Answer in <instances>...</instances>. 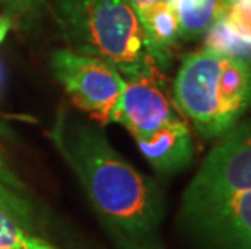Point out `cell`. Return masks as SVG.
<instances>
[{
  "label": "cell",
  "instance_id": "cell-6",
  "mask_svg": "<svg viewBox=\"0 0 251 249\" xmlns=\"http://www.w3.org/2000/svg\"><path fill=\"white\" fill-rule=\"evenodd\" d=\"M183 120L174 99L164 89L161 75L138 76L125 81L114 121L124 125L133 139Z\"/></svg>",
  "mask_w": 251,
  "mask_h": 249
},
{
  "label": "cell",
  "instance_id": "cell-17",
  "mask_svg": "<svg viewBox=\"0 0 251 249\" xmlns=\"http://www.w3.org/2000/svg\"><path fill=\"white\" fill-rule=\"evenodd\" d=\"M128 2L131 3V7L135 8V12H141L143 8H146L149 7V5H152V3H156L159 2V0H128Z\"/></svg>",
  "mask_w": 251,
  "mask_h": 249
},
{
  "label": "cell",
  "instance_id": "cell-2",
  "mask_svg": "<svg viewBox=\"0 0 251 249\" xmlns=\"http://www.w3.org/2000/svg\"><path fill=\"white\" fill-rule=\"evenodd\" d=\"M52 13L70 50L100 58L128 79L161 75L128 0H54Z\"/></svg>",
  "mask_w": 251,
  "mask_h": 249
},
{
  "label": "cell",
  "instance_id": "cell-3",
  "mask_svg": "<svg viewBox=\"0 0 251 249\" xmlns=\"http://www.w3.org/2000/svg\"><path fill=\"white\" fill-rule=\"evenodd\" d=\"M174 102L202 137L226 136L251 105V62L206 49L186 55L174 79Z\"/></svg>",
  "mask_w": 251,
  "mask_h": 249
},
{
  "label": "cell",
  "instance_id": "cell-4",
  "mask_svg": "<svg viewBox=\"0 0 251 249\" xmlns=\"http://www.w3.org/2000/svg\"><path fill=\"white\" fill-rule=\"evenodd\" d=\"M251 191V121L230 130L209 152L181 201V220L193 226Z\"/></svg>",
  "mask_w": 251,
  "mask_h": 249
},
{
  "label": "cell",
  "instance_id": "cell-15",
  "mask_svg": "<svg viewBox=\"0 0 251 249\" xmlns=\"http://www.w3.org/2000/svg\"><path fill=\"white\" fill-rule=\"evenodd\" d=\"M5 7H8L13 13L25 15L39 10L46 0H0Z\"/></svg>",
  "mask_w": 251,
  "mask_h": 249
},
{
  "label": "cell",
  "instance_id": "cell-14",
  "mask_svg": "<svg viewBox=\"0 0 251 249\" xmlns=\"http://www.w3.org/2000/svg\"><path fill=\"white\" fill-rule=\"evenodd\" d=\"M0 183H2L3 186H7L8 189H12V191H15L17 194L29 198L28 188H26V184L18 178V175L13 172V168L8 165L2 149H0Z\"/></svg>",
  "mask_w": 251,
  "mask_h": 249
},
{
  "label": "cell",
  "instance_id": "cell-8",
  "mask_svg": "<svg viewBox=\"0 0 251 249\" xmlns=\"http://www.w3.org/2000/svg\"><path fill=\"white\" fill-rule=\"evenodd\" d=\"M135 142L143 157L165 175L185 170L195 156L193 139L185 120L162 126L148 136L135 137Z\"/></svg>",
  "mask_w": 251,
  "mask_h": 249
},
{
  "label": "cell",
  "instance_id": "cell-1",
  "mask_svg": "<svg viewBox=\"0 0 251 249\" xmlns=\"http://www.w3.org/2000/svg\"><path fill=\"white\" fill-rule=\"evenodd\" d=\"M50 141L86 193L93 209L120 241L146 243L164 215L162 196L110 146L104 131L60 107Z\"/></svg>",
  "mask_w": 251,
  "mask_h": 249
},
{
  "label": "cell",
  "instance_id": "cell-9",
  "mask_svg": "<svg viewBox=\"0 0 251 249\" xmlns=\"http://www.w3.org/2000/svg\"><path fill=\"white\" fill-rule=\"evenodd\" d=\"M146 49L157 70H165L172 62V49L180 38V23L170 0H159L138 12Z\"/></svg>",
  "mask_w": 251,
  "mask_h": 249
},
{
  "label": "cell",
  "instance_id": "cell-16",
  "mask_svg": "<svg viewBox=\"0 0 251 249\" xmlns=\"http://www.w3.org/2000/svg\"><path fill=\"white\" fill-rule=\"evenodd\" d=\"M10 29H12V18L8 15H0V44L5 41Z\"/></svg>",
  "mask_w": 251,
  "mask_h": 249
},
{
  "label": "cell",
  "instance_id": "cell-18",
  "mask_svg": "<svg viewBox=\"0 0 251 249\" xmlns=\"http://www.w3.org/2000/svg\"><path fill=\"white\" fill-rule=\"evenodd\" d=\"M120 249H154L148 246L146 243H131V241H120Z\"/></svg>",
  "mask_w": 251,
  "mask_h": 249
},
{
  "label": "cell",
  "instance_id": "cell-5",
  "mask_svg": "<svg viewBox=\"0 0 251 249\" xmlns=\"http://www.w3.org/2000/svg\"><path fill=\"white\" fill-rule=\"evenodd\" d=\"M49 67L79 110L89 113L99 125L114 121L117 105L125 89V79L115 67L70 49L52 50Z\"/></svg>",
  "mask_w": 251,
  "mask_h": 249
},
{
  "label": "cell",
  "instance_id": "cell-10",
  "mask_svg": "<svg viewBox=\"0 0 251 249\" xmlns=\"http://www.w3.org/2000/svg\"><path fill=\"white\" fill-rule=\"evenodd\" d=\"M180 23V38L200 39L222 17L227 0H170Z\"/></svg>",
  "mask_w": 251,
  "mask_h": 249
},
{
  "label": "cell",
  "instance_id": "cell-11",
  "mask_svg": "<svg viewBox=\"0 0 251 249\" xmlns=\"http://www.w3.org/2000/svg\"><path fill=\"white\" fill-rule=\"evenodd\" d=\"M204 49L251 62V42L245 41L222 17L204 34Z\"/></svg>",
  "mask_w": 251,
  "mask_h": 249
},
{
  "label": "cell",
  "instance_id": "cell-12",
  "mask_svg": "<svg viewBox=\"0 0 251 249\" xmlns=\"http://www.w3.org/2000/svg\"><path fill=\"white\" fill-rule=\"evenodd\" d=\"M0 249H58L0 210Z\"/></svg>",
  "mask_w": 251,
  "mask_h": 249
},
{
  "label": "cell",
  "instance_id": "cell-7",
  "mask_svg": "<svg viewBox=\"0 0 251 249\" xmlns=\"http://www.w3.org/2000/svg\"><path fill=\"white\" fill-rule=\"evenodd\" d=\"M212 249H251V191L191 226Z\"/></svg>",
  "mask_w": 251,
  "mask_h": 249
},
{
  "label": "cell",
  "instance_id": "cell-13",
  "mask_svg": "<svg viewBox=\"0 0 251 249\" xmlns=\"http://www.w3.org/2000/svg\"><path fill=\"white\" fill-rule=\"evenodd\" d=\"M0 210L8 214L31 231L37 228V212L36 205L31 203V198L17 194L0 183Z\"/></svg>",
  "mask_w": 251,
  "mask_h": 249
}]
</instances>
